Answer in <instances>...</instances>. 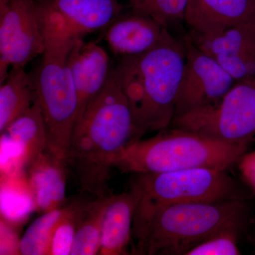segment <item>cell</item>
Segmentation results:
<instances>
[{
  "mask_svg": "<svg viewBox=\"0 0 255 255\" xmlns=\"http://www.w3.org/2000/svg\"><path fill=\"white\" fill-rule=\"evenodd\" d=\"M1 134L17 146L21 152V164L25 167L40 152L46 150V126L41 108L36 101L27 112L10 124Z\"/></svg>",
  "mask_w": 255,
  "mask_h": 255,
  "instance_id": "18",
  "label": "cell"
},
{
  "mask_svg": "<svg viewBox=\"0 0 255 255\" xmlns=\"http://www.w3.org/2000/svg\"><path fill=\"white\" fill-rule=\"evenodd\" d=\"M45 48L32 79L47 135L46 149L65 161L78 113V100L70 70V53L79 38L61 16L37 0Z\"/></svg>",
  "mask_w": 255,
  "mask_h": 255,
  "instance_id": "3",
  "label": "cell"
},
{
  "mask_svg": "<svg viewBox=\"0 0 255 255\" xmlns=\"http://www.w3.org/2000/svg\"><path fill=\"white\" fill-rule=\"evenodd\" d=\"M184 41L186 62L176 97L174 118L218 103L237 82L216 60L195 46L189 35Z\"/></svg>",
  "mask_w": 255,
  "mask_h": 255,
  "instance_id": "9",
  "label": "cell"
},
{
  "mask_svg": "<svg viewBox=\"0 0 255 255\" xmlns=\"http://www.w3.org/2000/svg\"><path fill=\"white\" fill-rule=\"evenodd\" d=\"M254 244H255V234H254Z\"/></svg>",
  "mask_w": 255,
  "mask_h": 255,
  "instance_id": "25",
  "label": "cell"
},
{
  "mask_svg": "<svg viewBox=\"0 0 255 255\" xmlns=\"http://www.w3.org/2000/svg\"><path fill=\"white\" fill-rule=\"evenodd\" d=\"M130 187L139 196L135 214L159 206L246 199L226 170L193 168L157 174H135Z\"/></svg>",
  "mask_w": 255,
  "mask_h": 255,
  "instance_id": "6",
  "label": "cell"
},
{
  "mask_svg": "<svg viewBox=\"0 0 255 255\" xmlns=\"http://www.w3.org/2000/svg\"><path fill=\"white\" fill-rule=\"evenodd\" d=\"M127 96L111 71L105 86L75 124L65 162L82 193L112 195L110 180L121 152L140 139Z\"/></svg>",
  "mask_w": 255,
  "mask_h": 255,
  "instance_id": "1",
  "label": "cell"
},
{
  "mask_svg": "<svg viewBox=\"0 0 255 255\" xmlns=\"http://www.w3.org/2000/svg\"><path fill=\"white\" fill-rule=\"evenodd\" d=\"M189 0H141L135 11L153 18L167 27L169 23L185 21Z\"/></svg>",
  "mask_w": 255,
  "mask_h": 255,
  "instance_id": "21",
  "label": "cell"
},
{
  "mask_svg": "<svg viewBox=\"0 0 255 255\" xmlns=\"http://www.w3.org/2000/svg\"><path fill=\"white\" fill-rule=\"evenodd\" d=\"M138 200L137 191L130 187L127 192L111 196L104 216L99 255H128Z\"/></svg>",
  "mask_w": 255,
  "mask_h": 255,
  "instance_id": "16",
  "label": "cell"
},
{
  "mask_svg": "<svg viewBox=\"0 0 255 255\" xmlns=\"http://www.w3.org/2000/svg\"><path fill=\"white\" fill-rule=\"evenodd\" d=\"M64 206L43 213L30 225L19 241L18 252L22 255H49L55 228L70 209Z\"/></svg>",
  "mask_w": 255,
  "mask_h": 255,
  "instance_id": "20",
  "label": "cell"
},
{
  "mask_svg": "<svg viewBox=\"0 0 255 255\" xmlns=\"http://www.w3.org/2000/svg\"><path fill=\"white\" fill-rule=\"evenodd\" d=\"M185 62L184 41L167 31L157 46L142 54L122 57L112 70L128 100L140 138L172 124Z\"/></svg>",
  "mask_w": 255,
  "mask_h": 255,
  "instance_id": "4",
  "label": "cell"
},
{
  "mask_svg": "<svg viewBox=\"0 0 255 255\" xmlns=\"http://www.w3.org/2000/svg\"><path fill=\"white\" fill-rule=\"evenodd\" d=\"M26 183L33 206L48 212L64 206L66 198V165L65 161L49 151L40 152L26 166Z\"/></svg>",
  "mask_w": 255,
  "mask_h": 255,
  "instance_id": "12",
  "label": "cell"
},
{
  "mask_svg": "<svg viewBox=\"0 0 255 255\" xmlns=\"http://www.w3.org/2000/svg\"><path fill=\"white\" fill-rule=\"evenodd\" d=\"M247 147L248 143L220 141L174 128L150 138L130 142L121 152L115 168L134 174L193 168L227 170L241 158Z\"/></svg>",
  "mask_w": 255,
  "mask_h": 255,
  "instance_id": "5",
  "label": "cell"
},
{
  "mask_svg": "<svg viewBox=\"0 0 255 255\" xmlns=\"http://www.w3.org/2000/svg\"><path fill=\"white\" fill-rule=\"evenodd\" d=\"M249 221L247 199L159 206L134 215L135 252L142 255H187L219 233H243Z\"/></svg>",
  "mask_w": 255,
  "mask_h": 255,
  "instance_id": "2",
  "label": "cell"
},
{
  "mask_svg": "<svg viewBox=\"0 0 255 255\" xmlns=\"http://www.w3.org/2000/svg\"><path fill=\"white\" fill-rule=\"evenodd\" d=\"M78 36L109 27L121 16L118 0H42Z\"/></svg>",
  "mask_w": 255,
  "mask_h": 255,
  "instance_id": "14",
  "label": "cell"
},
{
  "mask_svg": "<svg viewBox=\"0 0 255 255\" xmlns=\"http://www.w3.org/2000/svg\"><path fill=\"white\" fill-rule=\"evenodd\" d=\"M184 21L194 32L255 23V0H189Z\"/></svg>",
  "mask_w": 255,
  "mask_h": 255,
  "instance_id": "15",
  "label": "cell"
},
{
  "mask_svg": "<svg viewBox=\"0 0 255 255\" xmlns=\"http://www.w3.org/2000/svg\"><path fill=\"white\" fill-rule=\"evenodd\" d=\"M70 70L78 100L77 122L87 105L105 86L111 71L110 58L102 47L79 38L70 53Z\"/></svg>",
  "mask_w": 255,
  "mask_h": 255,
  "instance_id": "11",
  "label": "cell"
},
{
  "mask_svg": "<svg viewBox=\"0 0 255 255\" xmlns=\"http://www.w3.org/2000/svg\"><path fill=\"white\" fill-rule=\"evenodd\" d=\"M128 1L131 3L132 6H133L134 9H137V6H138L139 4H140V1H141V0H128Z\"/></svg>",
  "mask_w": 255,
  "mask_h": 255,
  "instance_id": "24",
  "label": "cell"
},
{
  "mask_svg": "<svg viewBox=\"0 0 255 255\" xmlns=\"http://www.w3.org/2000/svg\"><path fill=\"white\" fill-rule=\"evenodd\" d=\"M188 35L236 82L255 80V23L190 31Z\"/></svg>",
  "mask_w": 255,
  "mask_h": 255,
  "instance_id": "10",
  "label": "cell"
},
{
  "mask_svg": "<svg viewBox=\"0 0 255 255\" xmlns=\"http://www.w3.org/2000/svg\"><path fill=\"white\" fill-rule=\"evenodd\" d=\"M36 100L32 78L23 68H12L0 87V132L27 112Z\"/></svg>",
  "mask_w": 255,
  "mask_h": 255,
  "instance_id": "17",
  "label": "cell"
},
{
  "mask_svg": "<svg viewBox=\"0 0 255 255\" xmlns=\"http://www.w3.org/2000/svg\"><path fill=\"white\" fill-rule=\"evenodd\" d=\"M45 48L37 0H0V80L9 68L25 65Z\"/></svg>",
  "mask_w": 255,
  "mask_h": 255,
  "instance_id": "8",
  "label": "cell"
},
{
  "mask_svg": "<svg viewBox=\"0 0 255 255\" xmlns=\"http://www.w3.org/2000/svg\"><path fill=\"white\" fill-rule=\"evenodd\" d=\"M111 196L95 198L92 202L79 204L77 231L71 255H99L102 224Z\"/></svg>",
  "mask_w": 255,
  "mask_h": 255,
  "instance_id": "19",
  "label": "cell"
},
{
  "mask_svg": "<svg viewBox=\"0 0 255 255\" xmlns=\"http://www.w3.org/2000/svg\"><path fill=\"white\" fill-rule=\"evenodd\" d=\"M171 126L220 141L248 143L255 135V80L236 82L218 103L175 117Z\"/></svg>",
  "mask_w": 255,
  "mask_h": 255,
  "instance_id": "7",
  "label": "cell"
},
{
  "mask_svg": "<svg viewBox=\"0 0 255 255\" xmlns=\"http://www.w3.org/2000/svg\"><path fill=\"white\" fill-rule=\"evenodd\" d=\"M80 203L70 204L67 214L57 225L52 237L49 255L71 254L77 231V211Z\"/></svg>",
  "mask_w": 255,
  "mask_h": 255,
  "instance_id": "22",
  "label": "cell"
},
{
  "mask_svg": "<svg viewBox=\"0 0 255 255\" xmlns=\"http://www.w3.org/2000/svg\"><path fill=\"white\" fill-rule=\"evenodd\" d=\"M167 28L153 18L135 11L111 23L106 40L115 54L133 56L148 51L160 42Z\"/></svg>",
  "mask_w": 255,
  "mask_h": 255,
  "instance_id": "13",
  "label": "cell"
},
{
  "mask_svg": "<svg viewBox=\"0 0 255 255\" xmlns=\"http://www.w3.org/2000/svg\"><path fill=\"white\" fill-rule=\"evenodd\" d=\"M241 234L237 231L219 233L193 248L187 255H241L238 241Z\"/></svg>",
  "mask_w": 255,
  "mask_h": 255,
  "instance_id": "23",
  "label": "cell"
}]
</instances>
